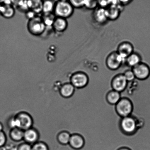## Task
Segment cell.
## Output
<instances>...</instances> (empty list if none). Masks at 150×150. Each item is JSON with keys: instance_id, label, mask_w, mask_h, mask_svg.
Segmentation results:
<instances>
[{"instance_id": "cell-1", "label": "cell", "mask_w": 150, "mask_h": 150, "mask_svg": "<svg viewBox=\"0 0 150 150\" xmlns=\"http://www.w3.org/2000/svg\"><path fill=\"white\" fill-rule=\"evenodd\" d=\"M74 8L68 1H56L53 13L56 17L69 18L73 15Z\"/></svg>"}, {"instance_id": "cell-2", "label": "cell", "mask_w": 150, "mask_h": 150, "mask_svg": "<svg viewBox=\"0 0 150 150\" xmlns=\"http://www.w3.org/2000/svg\"><path fill=\"white\" fill-rule=\"evenodd\" d=\"M27 28L31 34L38 36L43 34L46 30V26L42 17L38 15L28 20Z\"/></svg>"}, {"instance_id": "cell-3", "label": "cell", "mask_w": 150, "mask_h": 150, "mask_svg": "<svg viewBox=\"0 0 150 150\" xmlns=\"http://www.w3.org/2000/svg\"><path fill=\"white\" fill-rule=\"evenodd\" d=\"M120 125L122 132L127 135L133 134L137 129L136 121L131 116L122 118Z\"/></svg>"}, {"instance_id": "cell-4", "label": "cell", "mask_w": 150, "mask_h": 150, "mask_svg": "<svg viewBox=\"0 0 150 150\" xmlns=\"http://www.w3.org/2000/svg\"><path fill=\"white\" fill-rule=\"evenodd\" d=\"M124 59L117 53V51H112L107 56L105 60V64L107 68L112 71L118 70L124 62Z\"/></svg>"}, {"instance_id": "cell-5", "label": "cell", "mask_w": 150, "mask_h": 150, "mask_svg": "<svg viewBox=\"0 0 150 150\" xmlns=\"http://www.w3.org/2000/svg\"><path fill=\"white\" fill-rule=\"evenodd\" d=\"M115 109L117 114L122 118L128 117L133 112V104L128 98H122L115 105Z\"/></svg>"}, {"instance_id": "cell-6", "label": "cell", "mask_w": 150, "mask_h": 150, "mask_svg": "<svg viewBox=\"0 0 150 150\" xmlns=\"http://www.w3.org/2000/svg\"><path fill=\"white\" fill-rule=\"evenodd\" d=\"M70 83L76 89H81L88 84L89 77L87 73L82 71L75 72L70 77Z\"/></svg>"}, {"instance_id": "cell-7", "label": "cell", "mask_w": 150, "mask_h": 150, "mask_svg": "<svg viewBox=\"0 0 150 150\" xmlns=\"http://www.w3.org/2000/svg\"><path fill=\"white\" fill-rule=\"evenodd\" d=\"M132 69L138 80H146L150 77V67L146 63L142 62Z\"/></svg>"}, {"instance_id": "cell-8", "label": "cell", "mask_w": 150, "mask_h": 150, "mask_svg": "<svg viewBox=\"0 0 150 150\" xmlns=\"http://www.w3.org/2000/svg\"><path fill=\"white\" fill-rule=\"evenodd\" d=\"M128 82L123 73H119L115 75L111 80V86L113 90L121 92L127 87Z\"/></svg>"}, {"instance_id": "cell-9", "label": "cell", "mask_w": 150, "mask_h": 150, "mask_svg": "<svg viewBox=\"0 0 150 150\" xmlns=\"http://www.w3.org/2000/svg\"><path fill=\"white\" fill-rule=\"evenodd\" d=\"M116 51L125 60L129 55L134 52V47L131 43L123 41L118 45Z\"/></svg>"}, {"instance_id": "cell-10", "label": "cell", "mask_w": 150, "mask_h": 150, "mask_svg": "<svg viewBox=\"0 0 150 150\" xmlns=\"http://www.w3.org/2000/svg\"><path fill=\"white\" fill-rule=\"evenodd\" d=\"M93 18L95 22L99 25L105 24L108 21L107 9L106 8L98 7L94 10Z\"/></svg>"}, {"instance_id": "cell-11", "label": "cell", "mask_w": 150, "mask_h": 150, "mask_svg": "<svg viewBox=\"0 0 150 150\" xmlns=\"http://www.w3.org/2000/svg\"><path fill=\"white\" fill-rule=\"evenodd\" d=\"M19 122V129L25 131L30 129L33 124L32 117L28 114L21 113L16 117Z\"/></svg>"}, {"instance_id": "cell-12", "label": "cell", "mask_w": 150, "mask_h": 150, "mask_svg": "<svg viewBox=\"0 0 150 150\" xmlns=\"http://www.w3.org/2000/svg\"><path fill=\"white\" fill-rule=\"evenodd\" d=\"M85 144L84 139L82 136L77 134H74L71 135L69 144L73 149L79 150L83 147Z\"/></svg>"}, {"instance_id": "cell-13", "label": "cell", "mask_w": 150, "mask_h": 150, "mask_svg": "<svg viewBox=\"0 0 150 150\" xmlns=\"http://www.w3.org/2000/svg\"><path fill=\"white\" fill-rule=\"evenodd\" d=\"M68 25V22L67 19L56 17L52 28L57 33H62L67 29Z\"/></svg>"}, {"instance_id": "cell-14", "label": "cell", "mask_w": 150, "mask_h": 150, "mask_svg": "<svg viewBox=\"0 0 150 150\" xmlns=\"http://www.w3.org/2000/svg\"><path fill=\"white\" fill-rule=\"evenodd\" d=\"M123 6L120 4L118 6L111 5L106 8L107 17L108 20L115 21L120 17L121 13V7Z\"/></svg>"}, {"instance_id": "cell-15", "label": "cell", "mask_w": 150, "mask_h": 150, "mask_svg": "<svg viewBox=\"0 0 150 150\" xmlns=\"http://www.w3.org/2000/svg\"><path fill=\"white\" fill-rule=\"evenodd\" d=\"M142 57L139 53L134 52L126 58L125 62L132 68L142 62Z\"/></svg>"}, {"instance_id": "cell-16", "label": "cell", "mask_w": 150, "mask_h": 150, "mask_svg": "<svg viewBox=\"0 0 150 150\" xmlns=\"http://www.w3.org/2000/svg\"><path fill=\"white\" fill-rule=\"evenodd\" d=\"M43 0H27L29 10L39 14L42 13Z\"/></svg>"}, {"instance_id": "cell-17", "label": "cell", "mask_w": 150, "mask_h": 150, "mask_svg": "<svg viewBox=\"0 0 150 150\" xmlns=\"http://www.w3.org/2000/svg\"><path fill=\"white\" fill-rule=\"evenodd\" d=\"M121 98L120 92L114 90L110 91L107 94L106 96L107 102L112 105H116Z\"/></svg>"}, {"instance_id": "cell-18", "label": "cell", "mask_w": 150, "mask_h": 150, "mask_svg": "<svg viewBox=\"0 0 150 150\" xmlns=\"http://www.w3.org/2000/svg\"><path fill=\"white\" fill-rule=\"evenodd\" d=\"M37 132L33 129H29L25 131L23 138L29 143H34L38 139Z\"/></svg>"}, {"instance_id": "cell-19", "label": "cell", "mask_w": 150, "mask_h": 150, "mask_svg": "<svg viewBox=\"0 0 150 150\" xmlns=\"http://www.w3.org/2000/svg\"><path fill=\"white\" fill-rule=\"evenodd\" d=\"M76 88L70 83L66 84L62 87V95L65 98H70L74 95Z\"/></svg>"}, {"instance_id": "cell-20", "label": "cell", "mask_w": 150, "mask_h": 150, "mask_svg": "<svg viewBox=\"0 0 150 150\" xmlns=\"http://www.w3.org/2000/svg\"><path fill=\"white\" fill-rule=\"evenodd\" d=\"M15 14V10L13 5H5L4 4L1 16L6 18L10 19L14 17Z\"/></svg>"}, {"instance_id": "cell-21", "label": "cell", "mask_w": 150, "mask_h": 150, "mask_svg": "<svg viewBox=\"0 0 150 150\" xmlns=\"http://www.w3.org/2000/svg\"><path fill=\"white\" fill-rule=\"evenodd\" d=\"M56 1L54 0L43 1L42 7V13H53Z\"/></svg>"}, {"instance_id": "cell-22", "label": "cell", "mask_w": 150, "mask_h": 150, "mask_svg": "<svg viewBox=\"0 0 150 150\" xmlns=\"http://www.w3.org/2000/svg\"><path fill=\"white\" fill-rule=\"evenodd\" d=\"M41 17L46 28L52 27L53 23L56 17L53 13H42V16Z\"/></svg>"}, {"instance_id": "cell-23", "label": "cell", "mask_w": 150, "mask_h": 150, "mask_svg": "<svg viewBox=\"0 0 150 150\" xmlns=\"http://www.w3.org/2000/svg\"><path fill=\"white\" fill-rule=\"evenodd\" d=\"M24 133L21 129H14L11 133V137L16 141H20L23 138Z\"/></svg>"}, {"instance_id": "cell-24", "label": "cell", "mask_w": 150, "mask_h": 150, "mask_svg": "<svg viewBox=\"0 0 150 150\" xmlns=\"http://www.w3.org/2000/svg\"><path fill=\"white\" fill-rule=\"evenodd\" d=\"M71 134L68 132H62L59 135L58 139L60 143L63 145L69 144Z\"/></svg>"}, {"instance_id": "cell-25", "label": "cell", "mask_w": 150, "mask_h": 150, "mask_svg": "<svg viewBox=\"0 0 150 150\" xmlns=\"http://www.w3.org/2000/svg\"><path fill=\"white\" fill-rule=\"evenodd\" d=\"M98 7L97 0H85L84 7L87 9L94 10Z\"/></svg>"}, {"instance_id": "cell-26", "label": "cell", "mask_w": 150, "mask_h": 150, "mask_svg": "<svg viewBox=\"0 0 150 150\" xmlns=\"http://www.w3.org/2000/svg\"><path fill=\"white\" fill-rule=\"evenodd\" d=\"M74 9H81L84 7L85 0H69Z\"/></svg>"}, {"instance_id": "cell-27", "label": "cell", "mask_w": 150, "mask_h": 150, "mask_svg": "<svg viewBox=\"0 0 150 150\" xmlns=\"http://www.w3.org/2000/svg\"><path fill=\"white\" fill-rule=\"evenodd\" d=\"M128 82L133 81L136 79L134 73L132 70H125L123 73Z\"/></svg>"}, {"instance_id": "cell-28", "label": "cell", "mask_w": 150, "mask_h": 150, "mask_svg": "<svg viewBox=\"0 0 150 150\" xmlns=\"http://www.w3.org/2000/svg\"><path fill=\"white\" fill-rule=\"evenodd\" d=\"M32 150H49L46 144L43 142H38L32 146Z\"/></svg>"}, {"instance_id": "cell-29", "label": "cell", "mask_w": 150, "mask_h": 150, "mask_svg": "<svg viewBox=\"0 0 150 150\" xmlns=\"http://www.w3.org/2000/svg\"><path fill=\"white\" fill-rule=\"evenodd\" d=\"M98 7L107 8L111 5L112 0H97Z\"/></svg>"}, {"instance_id": "cell-30", "label": "cell", "mask_w": 150, "mask_h": 150, "mask_svg": "<svg viewBox=\"0 0 150 150\" xmlns=\"http://www.w3.org/2000/svg\"><path fill=\"white\" fill-rule=\"evenodd\" d=\"M6 142V137L3 131L0 132V148L3 147Z\"/></svg>"}, {"instance_id": "cell-31", "label": "cell", "mask_w": 150, "mask_h": 150, "mask_svg": "<svg viewBox=\"0 0 150 150\" xmlns=\"http://www.w3.org/2000/svg\"><path fill=\"white\" fill-rule=\"evenodd\" d=\"M37 16H38V14L31 10H29L25 13L26 17L29 20L33 18L34 17Z\"/></svg>"}, {"instance_id": "cell-32", "label": "cell", "mask_w": 150, "mask_h": 150, "mask_svg": "<svg viewBox=\"0 0 150 150\" xmlns=\"http://www.w3.org/2000/svg\"><path fill=\"white\" fill-rule=\"evenodd\" d=\"M17 150H32V146L28 144H24L21 145Z\"/></svg>"}, {"instance_id": "cell-33", "label": "cell", "mask_w": 150, "mask_h": 150, "mask_svg": "<svg viewBox=\"0 0 150 150\" xmlns=\"http://www.w3.org/2000/svg\"><path fill=\"white\" fill-rule=\"evenodd\" d=\"M11 4L13 6L18 7L23 4L25 0H11Z\"/></svg>"}, {"instance_id": "cell-34", "label": "cell", "mask_w": 150, "mask_h": 150, "mask_svg": "<svg viewBox=\"0 0 150 150\" xmlns=\"http://www.w3.org/2000/svg\"><path fill=\"white\" fill-rule=\"evenodd\" d=\"M133 0H119L120 4L123 6L129 5L133 1Z\"/></svg>"}, {"instance_id": "cell-35", "label": "cell", "mask_w": 150, "mask_h": 150, "mask_svg": "<svg viewBox=\"0 0 150 150\" xmlns=\"http://www.w3.org/2000/svg\"><path fill=\"white\" fill-rule=\"evenodd\" d=\"M117 150H132L130 149V148L127 147H122L120 148H119V149Z\"/></svg>"}, {"instance_id": "cell-36", "label": "cell", "mask_w": 150, "mask_h": 150, "mask_svg": "<svg viewBox=\"0 0 150 150\" xmlns=\"http://www.w3.org/2000/svg\"><path fill=\"white\" fill-rule=\"evenodd\" d=\"M3 125L0 122V132L3 131Z\"/></svg>"}, {"instance_id": "cell-37", "label": "cell", "mask_w": 150, "mask_h": 150, "mask_svg": "<svg viewBox=\"0 0 150 150\" xmlns=\"http://www.w3.org/2000/svg\"><path fill=\"white\" fill-rule=\"evenodd\" d=\"M4 0H0V4H4Z\"/></svg>"}, {"instance_id": "cell-38", "label": "cell", "mask_w": 150, "mask_h": 150, "mask_svg": "<svg viewBox=\"0 0 150 150\" xmlns=\"http://www.w3.org/2000/svg\"><path fill=\"white\" fill-rule=\"evenodd\" d=\"M57 1H68L69 0H57Z\"/></svg>"}, {"instance_id": "cell-39", "label": "cell", "mask_w": 150, "mask_h": 150, "mask_svg": "<svg viewBox=\"0 0 150 150\" xmlns=\"http://www.w3.org/2000/svg\"><path fill=\"white\" fill-rule=\"evenodd\" d=\"M54 1H55V0H54Z\"/></svg>"}]
</instances>
